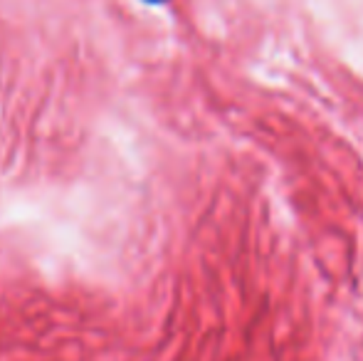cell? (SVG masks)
Wrapping results in <instances>:
<instances>
[{
	"instance_id": "6da1fadb",
	"label": "cell",
	"mask_w": 363,
	"mask_h": 361,
	"mask_svg": "<svg viewBox=\"0 0 363 361\" xmlns=\"http://www.w3.org/2000/svg\"><path fill=\"white\" fill-rule=\"evenodd\" d=\"M148 3H161V0H148Z\"/></svg>"
}]
</instances>
